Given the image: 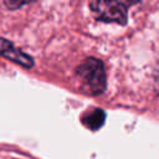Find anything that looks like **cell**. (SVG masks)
<instances>
[{
  "label": "cell",
  "mask_w": 159,
  "mask_h": 159,
  "mask_svg": "<svg viewBox=\"0 0 159 159\" xmlns=\"http://www.w3.org/2000/svg\"><path fill=\"white\" fill-rule=\"evenodd\" d=\"M142 0H89V7L99 21L125 25L128 10Z\"/></svg>",
  "instance_id": "6da1fadb"
},
{
  "label": "cell",
  "mask_w": 159,
  "mask_h": 159,
  "mask_svg": "<svg viewBox=\"0 0 159 159\" xmlns=\"http://www.w3.org/2000/svg\"><path fill=\"white\" fill-rule=\"evenodd\" d=\"M76 75L83 89L89 94H99L106 89V71L101 60L89 57L76 70Z\"/></svg>",
  "instance_id": "7a4b0ae2"
},
{
  "label": "cell",
  "mask_w": 159,
  "mask_h": 159,
  "mask_svg": "<svg viewBox=\"0 0 159 159\" xmlns=\"http://www.w3.org/2000/svg\"><path fill=\"white\" fill-rule=\"evenodd\" d=\"M0 55L26 67V68H30L34 66V60L26 55L25 52L20 51L19 48H16L11 42L4 40V39H0Z\"/></svg>",
  "instance_id": "3957f363"
},
{
  "label": "cell",
  "mask_w": 159,
  "mask_h": 159,
  "mask_svg": "<svg viewBox=\"0 0 159 159\" xmlns=\"http://www.w3.org/2000/svg\"><path fill=\"white\" fill-rule=\"evenodd\" d=\"M104 119H106V113L99 108H94L83 114L82 123L87 128H89L92 130H97L103 125Z\"/></svg>",
  "instance_id": "277c9868"
},
{
  "label": "cell",
  "mask_w": 159,
  "mask_h": 159,
  "mask_svg": "<svg viewBox=\"0 0 159 159\" xmlns=\"http://www.w3.org/2000/svg\"><path fill=\"white\" fill-rule=\"evenodd\" d=\"M32 1H35V0H4L6 7L10 9V10L19 9V7H21L22 5L30 4V2H32Z\"/></svg>",
  "instance_id": "5b68a950"
}]
</instances>
